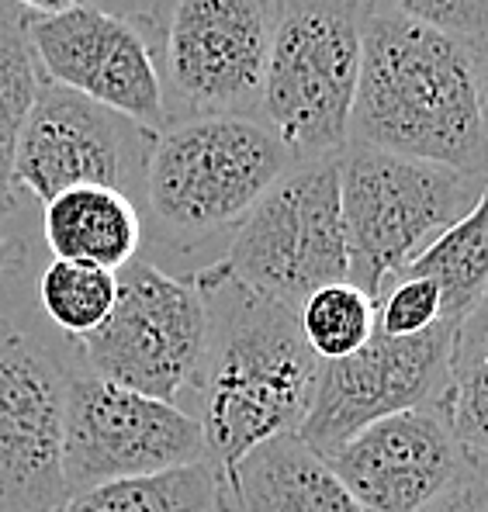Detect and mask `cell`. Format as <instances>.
I'll return each mask as SVG.
<instances>
[{
    "instance_id": "6da1fadb",
    "label": "cell",
    "mask_w": 488,
    "mask_h": 512,
    "mask_svg": "<svg viewBox=\"0 0 488 512\" xmlns=\"http://www.w3.org/2000/svg\"><path fill=\"white\" fill-rule=\"evenodd\" d=\"M194 284L205 301V350L191 416L205 436L208 464L225 478L260 443L302 426L319 357L295 308L246 288L222 260L198 270Z\"/></svg>"
},
{
    "instance_id": "5b68a950",
    "label": "cell",
    "mask_w": 488,
    "mask_h": 512,
    "mask_svg": "<svg viewBox=\"0 0 488 512\" xmlns=\"http://www.w3.org/2000/svg\"><path fill=\"white\" fill-rule=\"evenodd\" d=\"M336 173L350 284L371 301H378L447 225L468 212L485 187L475 173L354 142L340 149Z\"/></svg>"
},
{
    "instance_id": "7a4b0ae2",
    "label": "cell",
    "mask_w": 488,
    "mask_h": 512,
    "mask_svg": "<svg viewBox=\"0 0 488 512\" xmlns=\"http://www.w3.org/2000/svg\"><path fill=\"white\" fill-rule=\"evenodd\" d=\"M347 142L488 177L471 45L371 0Z\"/></svg>"
},
{
    "instance_id": "7402d4cb",
    "label": "cell",
    "mask_w": 488,
    "mask_h": 512,
    "mask_svg": "<svg viewBox=\"0 0 488 512\" xmlns=\"http://www.w3.org/2000/svg\"><path fill=\"white\" fill-rule=\"evenodd\" d=\"M39 301L52 326L73 340H84L108 319L115 305V270L84 260H52L42 270Z\"/></svg>"
},
{
    "instance_id": "44dd1931",
    "label": "cell",
    "mask_w": 488,
    "mask_h": 512,
    "mask_svg": "<svg viewBox=\"0 0 488 512\" xmlns=\"http://www.w3.org/2000/svg\"><path fill=\"white\" fill-rule=\"evenodd\" d=\"M298 326L319 360L350 357L378 333V301H371L350 281L326 284L302 301Z\"/></svg>"
},
{
    "instance_id": "ffe728a7",
    "label": "cell",
    "mask_w": 488,
    "mask_h": 512,
    "mask_svg": "<svg viewBox=\"0 0 488 512\" xmlns=\"http://www.w3.org/2000/svg\"><path fill=\"white\" fill-rule=\"evenodd\" d=\"M444 416L468 454L488 457V288L457 322L450 346Z\"/></svg>"
},
{
    "instance_id": "52a82bcc",
    "label": "cell",
    "mask_w": 488,
    "mask_h": 512,
    "mask_svg": "<svg viewBox=\"0 0 488 512\" xmlns=\"http://www.w3.org/2000/svg\"><path fill=\"white\" fill-rule=\"evenodd\" d=\"M205 350V301L194 277H174L132 256L115 270L108 319L80 340L90 378L180 405L194 388Z\"/></svg>"
},
{
    "instance_id": "8fae6325",
    "label": "cell",
    "mask_w": 488,
    "mask_h": 512,
    "mask_svg": "<svg viewBox=\"0 0 488 512\" xmlns=\"http://www.w3.org/2000/svg\"><path fill=\"white\" fill-rule=\"evenodd\" d=\"M454 329V322L440 319L409 340L374 333L371 343L350 357L319 360L309 412L295 436L326 457L374 419L444 402Z\"/></svg>"
},
{
    "instance_id": "f1b7e54d",
    "label": "cell",
    "mask_w": 488,
    "mask_h": 512,
    "mask_svg": "<svg viewBox=\"0 0 488 512\" xmlns=\"http://www.w3.org/2000/svg\"><path fill=\"white\" fill-rule=\"evenodd\" d=\"M225 506H229V499H225ZM229 512H232V509H229Z\"/></svg>"
},
{
    "instance_id": "ba28073f",
    "label": "cell",
    "mask_w": 488,
    "mask_h": 512,
    "mask_svg": "<svg viewBox=\"0 0 488 512\" xmlns=\"http://www.w3.org/2000/svg\"><path fill=\"white\" fill-rule=\"evenodd\" d=\"M274 0H167L156 25V70L167 118L257 115Z\"/></svg>"
},
{
    "instance_id": "9a60e30c",
    "label": "cell",
    "mask_w": 488,
    "mask_h": 512,
    "mask_svg": "<svg viewBox=\"0 0 488 512\" xmlns=\"http://www.w3.org/2000/svg\"><path fill=\"white\" fill-rule=\"evenodd\" d=\"M222 481L232 512H364L295 433L260 443Z\"/></svg>"
},
{
    "instance_id": "7c38bea8",
    "label": "cell",
    "mask_w": 488,
    "mask_h": 512,
    "mask_svg": "<svg viewBox=\"0 0 488 512\" xmlns=\"http://www.w3.org/2000/svg\"><path fill=\"white\" fill-rule=\"evenodd\" d=\"M25 32L42 80L153 135L170 122L153 42L132 18L80 4L63 14H28Z\"/></svg>"
},
{
    "instance_id": "cb8c5ba5",
    "label": "cell",
    "mask_w": 488,
    "mask_h": 512,
    "mask_svg": "<svg viewBox=\"0 0 488 512\" xmlns=\"http://www.w3.org/2000/svg\"><path fill=\"white\" fill-rule=\"evenodd\" d=\"M381 4L468 45L488 35V0H381Z\"/></svg>"
},
{
    "instance_id": "9c48e42d",
    "label": "cell",
    "mask_w": 488,
    "mask_h": 512,
    "mask_svg": "<svg viewBox=\"0 0 488 512\" xmlns=\"http://www.w3.org/2000/svg\"><path fill=\"white\" fill-rule=\"evenodd\" d=\"M198 461H208L205 436L187 409L70 374L63 412V481L70 495Z\"/></svg>"
},
{
    "instance_id": "d4e9b609",
    "label": "cell",
    "mask_w": 488,
    "mask_h": 512,
    "mask_svg": "<svg viewBox=\"0 0 488 512\" xmlns=\"http://www.w3.org/2000/svg\"><path fill=\"white\" fill-rule=\"evenodd\" d=\"M419 512H488V457L468 454L447 488Z\"/></svg>"
},
{
    "instance_id": "e0dca14e",
    "label": "cell",
    "mask_w": 488,
    "mask_h": 512,
    "mask_svg": "<svg viewBox=\"0 0 488 512\" xmlns=\"http://www.w3.org/2000/svg\"><path fill=\"white\" fill-rule=\"evenodd\" d=\"M402 277H430L444 301V322H461L488 288V180L475 205L447 225Z\"/></svg>"
},
{
    "instance_id": "2e32d148",
    "label": "cell",
    "mask_w": 488,
    "mask_h": 512,
    "mask_svg": "<svg viewBox=\"0 0 488 512\" xmlns=\"http://www.w3.org/2000/svg\"><path fill=\"white\" fill-rule=\"evenodd\" d=\"M42 236L52 260H84L122 270L142 246V212L115 187H70L42 205Z\"/></svg>"
},
{
    "instance_id": "5bb4252c",
    "label": "cell",
    "mask_w": 488,
    "mask_h": 512,
    "mask_svg": "<svg viewBox=\"0 0 488 512\" xmlns=\"http://www.w3.org/2000/svg\"><path fill=\"white\" fill-rule=\"evenodd\" d=\"M464 457L468 450L437 402L374 419L322 461L364 512H419L444 492Z\"/></svg>"
},
{
    "instance_id": "ac0fdd59",
    "label": "cell",
    "mask_w": 488,
    "mask_h": 512,
    "mask_svg": "<svg viewBox=\"0 0 488 512\" xmlns=\"http://www.w3.org/2000/svg\"><path fill=\"white\" fill-rule=\"evenodd\" d=\"M56 512H229L225 481L208 461L66 495Z\"/></svg>"
},
{
    "instance_id": "d6986e66",
    "label": "cell",
    "mask_w": 488,
    "mask_h": 512,
    "mask_svg": "<svg viewBox=\"0 0 488 512\" xmlns=\"http://www.w3.org/2000/svg\"><path fill=\"white\" fill-rule=\"evenodd\" d=\"M25 21L28 11H18L11 0H0V232L4 236H11V225L21 215L14 149L39 90V70H35Z\"/></svg>"
},
{
    "instance_id": "4fadbf2b",
    "label": "cell",
    "mask_w": 488,
    "mask_h": 512,
    "mask_svg": "<svg viewBox=\"0 0 488 512\" xmlns=\"http://www.w3.org/2000/svg\"><path fill=\"white\" fill-rule=\"evenodd\" d=\"M70 371L49 343L0 322V512H56L66 502L63 412Z\"/></svg>"
},
{
    "instance_id": "83f0119b",
    "label": "cell",
    "mask_w": 488,
    "mask_h": 512,
    "mask_svg": "<svg viewBox=\"0 0 488 512\" xmlns=\"http://www.w3.org/2000/svg\"><path fill=\"white\" fill-rule=\"evenodd\" d=\"M21 263V246L14 243L11 236H4V232H0V274H4V270H11V267H18Z\"/></svg>"
},
{
    "instance_id": "603a6c76",
    "label": "cell",
    "mask_w": 488,
    "mask_h": 512,
    "mask_svg": "<svg viewBox=\"0 0 488 512\" xmlns=\"http://www.w3.org/2000/svg\"><path fill=\"white\" fill-rule=\"evenodd\" d=\"M444 315V301L430 277H395L378 298V333L409 340L433 329Z\"/></svg>"
},
{
    "instance_id": "3957f363",
    "label": "cell",
    "mask_w": 488,
    "mask_h": 512,
    "mask_svg": "<svg viewBox=\"0 0 488 512\" xmlns=\"http://www.w3.org/2000/svg\"><path fill=\"white\" fill-rule=\"evenodd\" d=\"M295 163L257 115L174 118L153 135L142 205L163 243L194 250L219 232H236Z\"/></svg>"
},
{
    "instance_id": "277c9868",
    "label": "cell",
    "mask_w": 488,
    "mask_h": 512,
    "mask_svg": "<svg viewBox=\"0 0 488 512\" xmlns=\"http://www.w3.org/2000/svg\"><path fill=\"white\" fill-rule=\"evenodd\" d=\"M371 0H274L257 118L295 160L347 146Z\"/></svg>"
},
{
    "instance_id": "4316f807",
    "label": "cell",
    "mask_w": 488,
    "mask_h": 512,
    "mask_svg": "<svg viewBox=\"0 0 488 512\" xmlns=\"http://www.w3.org/2000/svg\"><path fill=\"white\" fill-rule=\"evenodd\" d=\"M14 7H25L28 14H63L70 7H80L84 0H11Z\"/></svg>"
},
{
    "instance_id": "484cf974",
    "label": "cell",
    "mask_w": 488,
    "mask_h": 512,
    "mask_svg": "<svg viewBox=\"0 0 488 512\" xmlns=\"http://www.w3.org/2000/svg\"><path fill=\"white\" fill-rule=\"evenodd\" d=\"M471 59H475L478 104H482V122H485V135H488V35L482 42H471Z\"/></svg>"
},
{
    "instance_id": "8992f818",
    "label": "cell",
    "mask_w": 488,
    "mask_h": 512,
    "mask_svg": "<svg viewBox=\"0 0 488 512\" xmlns=\"http://www.w3.org/2000/svg\"><path fill=\"white\" fill-rule=\"evenodd\" d=\"M336 156L298 160L236 225L222 260L236 281L295 312L312 291L350 281Z\"/></svg>"
},
{
    "instance_id": "30bf717a",
    "label": "cell",
    "mask_w": 488,
    "mask_h": 512,
    "mask_svg": "<svg viewBox=\"0 0 488 512\" xmlns=\"http://www.w3.org/2000/svg\"><path fill=\"white\" fill-rule=\"evenodd\" d=\"M153 132L39 77V90L14 149V184L49 205L70 187L142 194Z\"/></svg>"
}]
</instances>
